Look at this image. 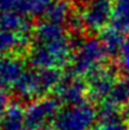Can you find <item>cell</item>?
<instances>
[{"instance_id": "obj_1", "label": "cell", "mask_w": 129, "mask_h": 130, "mask_svg": "<svg viewBox=\"0 0 129 130\" xmlns=\"http://www.w3.org/2000/svg\"><path fill=\"white\" fill-rule=\"evenodd\" d=\"M69 54V41L63 30L53 23L41 24L30 50L32 63L42 69L63 64Z\"/></svg>"}, {"instance_id": "obj_2", "label": "cell", "mask_w": 129, "mask_h": 130, "mask_svg": "<svg viewBox=\"0 0 129 130\" xmlns=\"http://www.w3.org/2000/svg\"><path fill=\"white\" fill-rule=\"evenodd\" d=\"M95 118V112L88 104H75L55 116L57 130H88Z\"/></svg>"}, {"instance_id": "obj_3", "label": "cell", "mask_w": 129, "mask_h": 130, "mask_svg": "<svg viewBox=\"0 0 129 130\" xmlns=\"http://www.w3.org/2000/svg\"><path fill=\"white\" fill-rule=\"evenodd\" d=\"M57 78L58 76L52 69L23 74L17 81V92L22 96H37L53 87Z\"/></svg>"}, {"instance_id": "obj_4", "label": "cell", "mask_w": 129, "mask_h": 130, "mask_svg": "<svg viewBox=\"0 0 129 130\" xmlns=\"http://www.w3.org/2000/svg\"><path fill=\"white\" fill-rule=\"evenodd\" d=\"M105 48L95 41L87 42L77 52L75 59V71L77 74H93L105 58Z\"/></svg>"}, {"instance_id": "obj_5", "label": "cell", "mask_w": 129, "mask_h": 130, "mask_svg": "<svg viewBox=\"0 0 129 130\" xmlns=\"http://www.w3.org/2000/svg\"><path fill=\"white\" fill-rule=\"evenodd\" d=\"M111 0H89L83 12V23L89 30H102L111 19Z\"/></svg>"}, {"instance_id": "obj_6", "label": "cell", "mask_w": 129, "mask_h": 130, "mask_svg": "<svg viewBox=\"0 0 129 130\" xmlns=\"http://www.w3.org/2000/svg\"><path fill=\"white\" fill-rule=\"evenodd\" d=\"M57 102L54 100L37 102L24 116L25 128L30 130L41 129L53 119V117L57 116Z\"/></svg>"}, {"instance_id": "obj_7", "label": "cell", "mask_w": 129, "mask_h": 130, "mask_svg": "<svg viewBox=\"0 0 129 130\" xmlns=\"http://www.w3.org/2000/svg\"><path fill=\"white\" fill-rule=\"evenodd\" d=\"M116 86L115 74L109 70H97L91 74L88 89L94 98H103L109 94Z\"/></svg>"}, {"instance_id": "obj_8", "label": "cell", "mask_w": 129, "mask_h": 130, "mask_svg": "<svg viewBox=\"0 0 129 130\" xmlns=\"http://www.w3.org/2000/svg\"><path fill=\"white\" fill-rule=\"evenodd\" d=\"M111 21L113 29L122 32L129 30V0H115L112 5Z\"/></svg>"}, {"instance_id": "obj_9", "label": "cell", "mask_w": 129, "mask_h": 130, "mask_svg": "<svg viewBox=\"0 0 129 130\" xmlns=\"http://www.w3.org/2000/svg\"><path fill=\"white\" fill-rule=\"evenodd\" d=\"M59 96L64 101H68L70 104H77L81 101V98L84 94V87L82 83L74 81H68L60 86L59 88Z\"/></svg>"}, {"instance_id": "obj_10", "label": "cell", "mask_w": 129, "mask_h": 130, "mask_svg": "<svg viewBox=\"0 0 129 130\" xmlns=\"http://www.w3.org/2000/svg\"><path fill=\"white\" fill-rule=\"evenodd\" d=\"M21 65L11 59H0V87L19 78Z\"/></svg>"}, {"instance_id": "obj_11", "label": "cell", "mask_w": 129, "mask_h": 130, "mask_svg": "<svg viewBox=\"0 0 129 130\" xmlns=\"http://www.w3.org/2000/svg\"><path fill=\"white\" fill-rule=\"evenodd\" d=\"M98 130H128L123 118L118 116L117 112L112 110H106L103 112L102 124Z\"/></svg>"}, {"instance_id": "obj_12", "label": "cell", "mask_w": 129, "mask_h": 130, "mask_svg": "<svg viewBox=\"0 0 129 130\" xmlns=\"http://www.w3.org/2000/svg\"><path fill=\"white\" fill-rule=\"evenodd\" d=\"M25 126V121L22 112L17 107L9 108L3 119V130H22Z\"/></svg>"}, {"instance_id": "obj_13", "label": "cell", "mask_w": 129, "mask_h": 130, "mask_svg": "<svg viewBox=\"0 0 129 130\" xmlns=\"http://www.w3.org/2000/svg\"><path fill=\"white\" fill-rule=\"evenodd\" d=\"M19 3H23L24 10H28L30 12H41L46 9L47 5L51 4V0H19Z\"/></svg>"}, {"instance_id": "obj_14", "label": "cell", "mask_w": 129, "mask_h": 130, "mask_svg": "<svg viewBox=\"0 0 129 130\" xmlns=\"http://www.w3.org/2000/svg\"><path fill=\"white\" fill-rule=\"evenodd\" d=\"M17 39L15 36L13 32L7 31L5 29H1L0 30V52L1 51H6L11 48L12 46H15L17 43Z\"/></svg>"}, {"instance_id": "obj_15", "label": "cell", "mask_w": 129, "mask_h": 130, "mask_svg": "<svg viewBox=\"0 0 129 130\" xmlns=\"http://www.w3.org/2000/svg\"><path fill=\"white\" fill-rule=\"evenodd\" d=\"M65 14H66V7L63 3H55L52 5L51 10L48 11L47 16L50 17L52 22H58L60 19L65 18Z\"/></svg>"}]
</instances>
